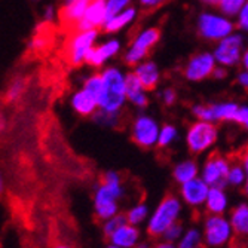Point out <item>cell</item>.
Listing matches in <instances>:
<instances>
[{
  "label": "cell",
  "instance_id": "cell-7",
  "mask_svg": "<svg viewBox=\"0 0 248 248\" xmlns=\"http://www.w3.org/2000/svg\"><path fill=\"white\" fill-rule=\"evenodd\" d=\"M231 162V157L221 155L220 152H213L201 167V178L210 187H228L226 177Z\"/></svg>",
  "mask_w": 248,
  "mask_h": 248
},
{
  "label": "cell",
  "instance_id": "cell-5",
  "mask_svg": "<svg viewBox=\"0 0 248 248\" xmlns=\"http://www.w3.org/2000/svg\"><path fill=\"white\" fill-rule=\"evenodd\" d=\"M218 139V128L213 122L196 121L189 125L186 132V144L192 155H202L210 150Z\"/></svg>",
  "mask_w": 248,
  "mask_h": 248
},
{
  "label": "cell",
  "instance_id": "cell-18",
  "mask_svg": "<svg viewBox=\"0 0 248 248\" xmlns=\"http://www.w3.org/2000/svg\"><path fill=\"white\" fill-rule=\"evenodd\" d=\"M72 107L79 116H83V118L94 116V113L98 108V98L93 95L91 93H88L86 89H82V91L73 95Z\"/></svg>",
  "mask_w": 248,
  "mask_h": 248
},
{
  "label": "cell",
  "instance_id": "cell-16",
  "mask_svg": "<svg viewBox=\"0 0 248 248\" xmlns=\"http://www.w3.org/2000/svg\"><path fill=\"white\" fill-rule=\"evenodd\" d=\"M143 239V232L139 226H132L129 223H125L124 226H121L108 238V242L121 248H137Z\"/></svg>",
  "mask_w": 248,
  "mask_h": 248
},
{
  "label": "cell",
  "instance_id": "cell-22",
  "mask_svg": "<svg viewBox=\"0 0 248 248\" xmlns=\"http://www.w3.org/2000/svg\"><path fill=\"white\" fill-rule=\"evenodd\" d=\"M125 88H126V97L129 98V101L137 106V107H141L144 108L147 104H149V100L147 97L143 94V85L139 79V76L135 73H129L125 79Z\"/></svg>",
  "mask_w": 248,
  "mask_h": 248
},
{
  "label": "cell",
  "instance_id": "cell-2",
  "mask_svg": "<svg viewBox=\"0 0 248 248\" xmlns=\"http://www.w3.org/2000/svg\"><path fill=\"white\" fill-rule=\"evenodd\" d=\"M183 207L185 204L178 195L174 193L165 195L159 201V204L153 208L146 223L147 236L153 239H161L171 224L180 221V217L183 214Z\"/></svg>",
  "mask_w": 248,
  "mask_h": 248
},
{
  "label": "cell",
  "instance_id": "cell-51",
  "mask_svg": "<svg viewBox=\"0 0 248 248\" xmlns=\"http://www.w3.org/2000/svg\"><path fill=\"white\" fill-rule=\"evenodd\" d=\"M247 149H248V141H247Z\"/></svg>",
  "mask_w": 248,
  "mask_h": 248
},
{
  "label": "cell",
  "instance_id": "cell-47",
  "mask_svg": "<svg viewBox=\"0 0 248 248\" xmlns=\"http://www.w3.org/2000/svg\"><path fill=\"white\" fill-rule=\"evenodd\" d=\"M201 2H204V3H207V5H218L220 3V0H201Z\"/></svg>",
  "mask_w": 248,
  "mask_h": 248
},
{
  "label": "cell",
  "instance_id": "cell-23",
  "mask_svg": "<svg viewBox=\"0 0 248 248\" xmlns=\"http://www.w3.org/2000/svg\"><path fill=\"white\" fill-rule=\"evenodd\" d=\"M152 214V210L149 207L147 202L140 201V202H135L134 205H131L126 211H125V217L126 221L132 226H146V223L149 220Z\"/></svg>",
  "mask_w": 248,
  "mask_h": 248
},
{
  "label": "cell",
  "instance_id": "cell-3",
  "mask_svg": "<svg viewBox=\"0 0 248 248\" xmlns=\"http://www.w3.org/2000/svg\"><path fill=\"white\" fill-rule=\"evenodd\" d=\"M103 78H104V86H103V93L98 98L100 110L110 111V113L121 111L126 97L124 76L116 69H107L103 73Z\"/></svg>",
  "mask_w": 248,
  "mask_h": 248
},
{
  "label": "cell",
  "instance_id": "cell-13",
  "mask_svg": "<svg viewBox=\"0 0 248 248\" xmlns=\"http://www.w3.org/2000/svg\"><path fill=\"white\" fill-rule=\"evenodd\" d=\"M183 73L189 80L207 79L214 73V57L208 52H199L190 57Z\"/></svg>",
  "mask_w": 248,
  "mask_h": 248
},
{
  "label": "cell",
  "instance_id": "cell-12",
  "mask_svg": "<svg viewBox=\"0 0 248 248\" xmlns=\"http://www.w3.org/2000/svg\"><path fill=\"white\" fill-rule=\"evenodd\" d=\"M161 39V29L159 27H152L140 33L135 37L131 51L125 57V62L129 65L137 64L140 60H143L146 55H149L152 46L157 43V40Z\"/></svg>",
  "mask_w": 248,
  "mask_h": 248
},
{
  "label": "cell",
  "instance_id": "cell-38",
  "mask_svg": "<svg viewBox=\"0 0 248 248\" xmlns=\"http://www.w3.org/2000/svg\"><path fill=\"white\" fill-rule=\"evenodd\" d=\"M238 26L244 30H248V2L244 5V8L239 12V21H238Z\"/></svg>",
  "mask_w": 248,
  "mask_h": 248
},
{
  "label": "cell",
  "instance_id": "cell-6",
  "mask_svg": "<svg viewBox=\"0 0 248 248\" xmlns=\"http://www.w3.org/2000/svg\"><path fill=\"white\" fill-rule=\"evenodd\" d=\"M97 37V30L75 31L67 36L64 43V58L70 65L76 67L85 61L88 51L93 48V43Z\"/></svg>",
  "mask_w": 248,
  "mask_h": 248
},
{
  "label": "cell",
  "instance_id": "cell-48",
  "mask_svg": "<svg viewBox=\"0 0 248 248\" xmlns=\"http://www.w3.org/2000/svg\"><path fill=\"white\" fill-rule=\"evenodd\" d=\"M55 248H70V247H69V245H65V244H58Z\"/></svg>",
  "mask_w": 248,
  "mask_h": 248
},
{
  "label": "cell",
  "instance_id": "cell-41",
  "mask_svg": "<svg viewBox=\"0 0 248 248\" xmlns=\"http://www.w3.org/2000/svg\"><path fill=\"white\" fill-rule=\"evenodd\" d=\"M153 248H177V244L165 241V239H156V242L153 244Z\"/></svg>",
  "mask_w": 248,
  "mask_h": 248
},
{
  "label": "cell",
  "instance_id": "cell-44",
  "mask_svg": "<svg viewBox=\"0 0 248 248\" xmlns=\"http://www.w3.org/2000/svg\"><path fill=\"white\" fill-rule=\"evenodd\" d=\"M217 79H221V78H224V76H226V72H224L223 69H217L214 73H213Z\"/></svg>",
  "mask_w": 248,
  "mask_h": 248
},
{
  "label": "cell",
  "instance_id": "cell-36",
  "mask_svg": "<svg viewBox=\"0 0 248 248\" xmlns=\"http://www.w3.org/2000/svg\"><path fill=\"white\" fill-rule=\"evenodd\" d=\"M239 159H241V162H242V165H244V168H245V172H247V182H245V185H244V187H242V192H244V195L248 198V149L245 147V150H242V153H241V156H239Z\"/></svg>",
  "mask_w": 248,
  "mask_h": 248
},
{
  "label": "cell",
  "instance_id": "cell-19",
  "mask_svg": "<svg viewBox=\"0 0 248 248\" xmlns=\"http://www.w3.org/2000/svg\"><path fill=\"white\" fill-rule=\"evenodd\" d=\"M229 220L236 236L248 238V202L242 201L229 211Z\"/></svg>",
  "mask_w": 248,
  "mask_h": 248
},
{
  "label": "cell",
  "instance_id": "cell-1",
  "mask_svg": "<svg viewBox=\"0 0 248 248\" xmlns=\"http://www.w3.org/2000/svg\"><path fill=\"white\" fill-rule=\"evenodd\" d=\"M124 180L116 171H106L94 189L93 208L100 221L121 213V201L125 196Z\"/></svg>",
  "mask_w": 248,
  "mask_h": 248
},
{
  "label": "cell",
  "instance_id": "cell-15",
  "mask_svg": "<svg viewBox=\"0 0 248 248\" xmlns=\"http://www.w3.org/2000/svg\"><path fill=\"white\" fill-rule=\"evenodd\" d=\"M106 3L104 0H93L86 8L82 19L79 21L78 31L95 30L101 24H106Z\"/></svg>",
  "mask_w": 248,
  "mask_h": 248
},
{
  "label": "cell",
  "instance_id": "cell-9",
  "mask_svg": "<svg viewBox=\"0 0 248 248\" xmlns=\"http://www.w3.org/2000/svg\"><path fill=\"white\" fill-rule=\"evenodd\" d=\"M239 106L235 103H220V104H210V106H195L193 115L199 121L207 122H236Z\"/></svg>",
  "mask_w": 248,
  "mask_h": 248
},
{
  "label": "cell",
  "instance_id": "cell-26",
  "mask_svg": "<svg viewBox=\"0 0 248 248\" xmlns=\"http://www.w3.org/2000/svg\"><path fill=\"white\" fill-rule=\"evenodd\" d=\"M204 235L202 229L198 226L186 228L183 236L177 242V248H204Z\"/></svg>",
  "mask_w": 248,
  "mask_h": 248
},
{
  "label": "cell",
  "instance_id": "cell-33",
  "mask_svg": "<svg viewBox=\"0 0 248 248\" xmlns=\"http://www.w3.org/2000/svg\"><path fill=\"white\" fill-rule=\"evenodd\" d=\"M186 228H185V224L182 221H177L174 224H171V226L165 231V233L162 235L161 239H165V241H170V242H174L177 244L180 241V238L183 236Z\"/></svg>",
  "mask_w": 248,
  "mask_h": 248
},
{
  "label": "cell",
  "instance_id": "cell-34",
  "mask_svg": "<svg viewBox=\"0 0 248 248\" xmlns=\"http://www.w3.org/2000/svg\"><path fill=\"white\" fill-rule=\"evenodd\" d=\"M24 86H26V80H24V79H22V78H15V79L11 82V85H9V88H8V91H6V94H5L6 100H8V101H15V100L22 94V91H24Z\"/></svg>",
  "mask_w": 248,
  "mask_h": 248
},
{
  "label": "cell",
  "instance_id": "cell-46",
  "mask_svg": "<svg viewBox=\"0 0 248 248\" xmlns=\"http://www.w3.org/2000/svg\"><path fill=\"white\" fill-rule=\"evenodd\" d=\"M242 64H244V67H245L247 72H248V48H247V51L244 52V57H242Z\"/></svg>",
  "mask_w": 248,
  "mask_h": 248
},
{
  "label": "cell",
  "instance_id": "cell-14",
  "mask_svg": "<svg viewBox=\"0 0 248 248\" xmlns=\"http://www.w3.org/2000/svg\"><path fill=\"white\" fill-rule=\"evenodd\" d=\"M242 51V36L224 37L216 49V60L223 65H233L239 61Z\"/></svg>",
  "mask_w": 248,
  "mask_h": 248
},
{
  "label": "cell",
  "instance_id": "cell-45",
  "mask_svg": "<svg viewBox=\"0 0 248 248\" xmlns=\"http://www.w3.org/2000/svg\"><path fill=\"white\" fill-rule=\"evenodd\" d=\"M5 192V178H3V174L0 171V195Z\"/></svg>",
  "mask_w": 248,
  "mask_h": 248
},
{
  "label": "cell",
  "instance_id": "cell-40",
  "mask_svg": "<svg viewBox=\"0 0 248 248\" xmlns=\"http://www.w3.org/2000/svg\"><path fill=\"white\" fill-rule=\"evenodd\" d=\"M239 125H242L248 131V107H241L238 113V121Z\"/></svg>",
  "mask_w": 248,
  "mask_h": 248
},
{
  "label": "cell",
  "instance_id": "cell-4",
  "mask_svg": "<svg viewBox=\"0 0 248 248\" xmlns=\"http://www.w3.org/2000/svg\"><path fill=\"white\" fill-rule=\"evenodd\" d=\"M202 235L207 248H223L235 236L231 220L226 214H207L202 220Z\"/></svg>",
  "mask_w": 248,
  "mask_h": 248
},
{
  "label": "cell",
  "instance_id": "cell-25",
  "mask_svg": "<svg viewBox=\"0 0 248 248\" xmlns=\"http://www.w3.org/2000/svg\"><path fill=\"white\" fill-rule=\"evenodd\" d=\"M247 182V172L241 162V159H232L228 177H226V186L232 189H242Z\"/></svg>",
  "mask_w": 248,
  "mask_h": 248
},
{
  "label": "cell",
  "instance_id": "cell-35",
  "mask_svg": "<svg viewBox=\"0 0 248 248\" xmlns=\"http://www.w3.org/2000/svg\"><path fill=\"white\" fill-rule=\"evenodd\" d=\"M128 3H129V0H108L106 5V16H107L106 21L116 16Z\"/></svg>",
  "mask_w": 248,
  "mask_h": 248
},
{
  "label": "cell",
  "instance_id": "cell-17",
  "mask_svg": "<svg viewBox=\"0 0 248 248\" xmlns=\"http://www.w3.org/2000/svg\"><path fill=\"white\" fill-rule=\"evenodd\" d=\"M226 189L228 187H210L204 205L207 214H228L231 198Z\"/></svg>",
  "mask_w": 248,
  "mask_h": 248
},
{
  "label": "cell",
  "instance_id": "cell-8",
  "mask_svg": "<svg viewBox=\"0 0 248 248\" xmlns=\"http://www.w3.org/2000/svg\"><path fill=\"white\" fill-rule=\"evenodd\" d=\"M159 125L150 116H139L131 125V140L141 149H152L157 146L159 139Z\"/></svg>",
  "mask_w": 248,
  "mask_h": 248
},
{
  "label": "cell",
  "instance_id": "cell-27",
  "mask_svg": "<svg viewBox=\"0 0 248 248\" xmlns=\"http://www.w3.org/2000/svg\"><path fill=\"white\" fill-rule=\"evenodd\" d=\"M134 15H135V11H134L132 8L124 11L122 14H118L116 16H113V18H110L108 21H106V27H104V30H106L107 33H115V31H118V30L122 29L125 24H128V22L134 18Z\"/></svg>",
  "mask_w": 248,
  "mask_h": 248
},
{
  "label": "cell",
  "instance_id": "cell-50",
  "mask_svg": "<svg viewBox=\"0 0 248 248\" xmlns=\"http://www.w3.org/2000/svg\"><path fill=\"white\" fill-rule=\"evenodd\" d=\"M67 3H70V2H76V0H65Z\"/></svg>",
  "mask_w": 248,
  "mask_h": 248
},
{
  "label": "cell",
  "instance_id": "cell-31",
  "mask_svg": "<svg viewBox=\"0 0 248 248\" xmlns=\"http://www.w3.org/2000/svg\"><path fill=\"white\" fill-rule=\"evenodd\" d=\"M103 86H104V78L103 75H93L85 80L83 89H86L88 93H91L97 98H100L103 93Z\"/></svg>",
  "mask_w": 248,
  "mask_h": 248
},
{
  "label": "cell",
  "instance_id": "cell-21",
  "mask_svg": "<svg viewBox=\"0 0 248 248\" xmlns=\"http://www.w3.org/2000/svg\"><path fill=\"white\" fill-rule=\"evenodd\" d=\"M119 49V43L116 40H110L98 48H91L88 51L86 57H85V61L89 64V65H94V67H98L101 65L107 58L113 57Z\"/></svg>",
  "mask_w": 248,
  "mask_h": 248
},
{
  "label": "cell",
  "instance_id": "cell-28",
  "mask_svg": "<svg viewBox=\"0 0 248 248\" xmlns=\"http://www.w3.org/2000/svg\"><path fill=\"white\" fill-rule=\"evenodd\" d=\"M126 221V217H125V213H118L116 216L110 217L104 221H101V231H103V235L108 239L111 235H113L121 226H124Z\"/></svg>",
  "mask_w": 248,
  "mask_h": 248
},
{
  "label": "cell",
  "instance_id": "cell-10",
  "mask_svg": "<svg viewBox=\"0 0 248 248\" xmlns=\"http://www.w3.org/2000/svg\"><path fill=\"white\" fill-rule=\"evenodd\" d=\"M208 190H210V186L199 175L187 183L180 185L178 196L183 201V204L186 207L198 210V208H204L207 196H208Z\"/></svg>",
  "mask_w": 248,
  "mask_h": 248
},
{
  "label": "cell",
  "instance_id": "cell-11",
  "mask_svg": "<svg viewBox=\"0 0 248 248\" xmlns=\"http://www.w3.org/2000/svg\"><path fill=\"white\" fill-rule=\"evenodd\" d=\"M199 34L207 40H218L228 37L233 30V24L229 19L216 16L211 14H202L198 22Z\"/></svg>",
  "mask_w": 248,
  "mask_h": 248
},
{
  "label": "cell",
  "instance_id": "cell-24",
  "mask_svg": "<svg viewBox=\"0 0 248 248\" xmlns=\"http://www.w3.org/2000/svg\"><path fill=\"white\" fill-rule=\"evenodd\" d=\"M135 75L139 76L143 88L147 89V91H153L157 82H159V72H157L156 64H153L152 61L141 64L137 69V72H135Z\"/></svg>",
  "mask_w": 248,
  "mask_h": 248
},
{
  "label": "cell",
  "instance_id": "cell-37",
  "mask_svg": "<svg viewBox=\"0 0 248 248\" xmlns=\"http://www.w3.org/2000/svg\"><path fill=\"white\" fill-rule=\"evenodd\" d=\"M141 2V6L144 8L146 12H150V11H155L156 8L162 6L165 2H168V0H140Z\"/></svg>",
  "mask_w": 248,
  "mask_h": 248
},
{
  "label": "cell",
  "instance_id": "cell-43",
  "mask_svg": "<svg viewBox=\"0 0 248 248\" xmlns=\"http://www.w3.org/2000/svg\"><path fill=\"white\" fill-rule=\"evenodd\" d=\"M137 248H153V244H150L147 239H143L140 244H139V247Z\"/></svg>",
  "mask_w": 248,
  "mask_h": 248
},
{
  "label": "cell",
  "instance_id": "cell-42",
  "mask_svg": "<svg viewBox=\"0 0 248 248\" xmlns=\"http://www.w3.org/2000/svg\"><path fill=\"white\" fill-rule=\"evenodd\" d=\"M238 83L244 88L245 93H248V72H242L238 75Z\"/></svg>",
  "mask_w": 248,
  "mask_h": 248
},
{
  "label": "cell",
  "instance_id": "cell-49",
  "mask_svg": "<svg viewBox=\"0 0 248 248\" xmlns=\"http://www.w3.org/2000/svg\"><path fill=\"white\" fill-rule=\"evenodd\" d=\"M106 248H121V247H118V245H113V244H110V242H108V245H107Z\"/></svg>",
  "mask_w": 248,
  "mask_h": 248
},
{
  "label": "cell",
  "instance_id": "cell-39",
  "mask_svg": "<svg viewBox=\"0 0 248 248\" xmlns=\"http://www.w3.org/2000/svg\"><path fill=\"white\" fill-rule=\"evenodd\" d=\"M162 98H164V103H165L167 106H172V104L175 103V100H177V94H175L174 89L168 88V89H165V91H164Z\"/></svg>",
  "mask_w": 248,
  "mask_h": 248
},
{
  "label": "cell",
  "instance_id": "cell-30",
  "mask_svg": "<svg viewBox=\"0 0 248 248\" xmlns=\"http://www.w3.org/2000/svg\"><path fill=\"white\" fill-rule=\"evenodd\" d=\"M175 139H177V128L172 126V125H170V124H167V125H164V126L161 128V131H159V139H157V147L164 150V149L170 147V146L174 143Z\"/></svg>",
  "mask_w": 248,
  "mask_h": 248
},
{
  "label": "cell",
  "instance_id": "cell-29",
  "mask_svg": "<svg viewBox=\"0 0 248 248\" xmlns=\"http://www.w3.org/2000/svg\"><path fill=\"white\" fill-rule=\"evenodd\" d=\"M94 121L103 126H110V128H116L121 122V115L119 111L116 113H110V111H104V110H98L94 113Z\"/></svg>",
  "mask_w": 248,
  "mask_h": 248
},
{
  "label": "cell",
  "instance_id": "cell-32",
  "mask_svg": "<svg viewBox=\"0 0 248 248\" xmlns=\"http://www.w3.org/2000/svg\"><path fill=\"white\" fill-rule=\"evenodd\" d=\"M245 3H247V0H220L218 8L226 15H236L241 12Z\"/></svg>",
  "mask_w": 248,
  "mask_h": 248
},
{
  "label": "cell",
  "instance_id": "cell-20",
  "mask_svg": "<svg viewBox=\"0 0 248 248\" xmlns=\"http://www.w3.org/2000/svg\"><path fill=\"white\" fill-rule=\"evenodd\" d=\"M199 175H201V167L195 159H192V157L180 161L172 167V180L178 186L190 182V180Z\"/></svg>",
  "mask_w": 248,
  "mask_h": 248
}]
</instances>
